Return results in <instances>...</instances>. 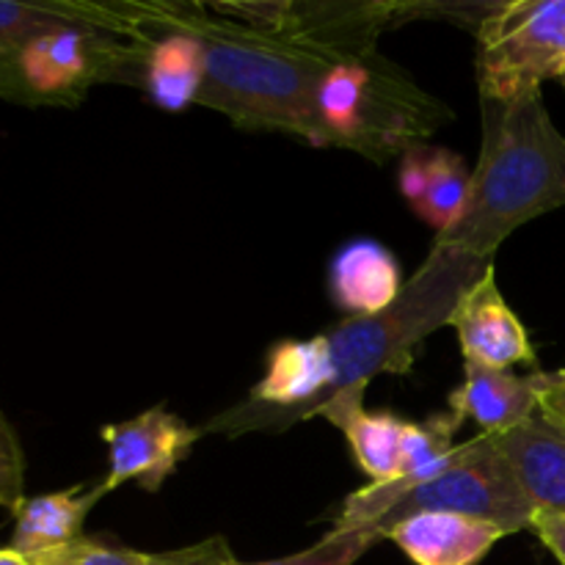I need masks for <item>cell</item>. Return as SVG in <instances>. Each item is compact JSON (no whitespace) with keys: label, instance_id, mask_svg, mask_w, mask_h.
I'll use <instances>...</instances> for the list:
<instances>
[{"label":"cell","instance_id":"ba28073f","mask_svg":"<svg viewBox=\"0 0 565 565\" xmlns=\"http://www.w3.org/2000/svg\"><path fill=\"white\" fill-rule=\"evenodd\" d=\"M202 436V428H193L163 406L149 408L125 423L105 425L103 439L110 456V472L99 486L110 494L132 480L141 491L154 494L191 456Z\"/></svg>","mask_w":565,"mask_h":565},{"label":"cell","instance_id":"484cf974","mask_svg":"<svg viewBox=\"0 0 565 565\" xmlns=\"http://www.w3.org/2000/svg\"><path fill=\"white\" fill-rule=\"evenodd\" d=\"M561 83H563V88H565V70L561 72Z\"/></svg>","mask_w":565,"mask_h":565},{"label":"cell","instance_id":"30bf717a","mask_svg":"<svg viewBox=\"0 0 565 565\" xmlns=\"http://www.w3.org/2000/svg\"><path fill=\"white\" fill-rule=\"evenodd\" d=\"M535 513L565 516V423L546 412L497 436Z\"/></svg>","mask_w":565,"mask_h":565},{"label":"cell","instance_id":"6da1fadb","mask_svg":"<svg viewBox=\"0 0 565 565\" xmlns=\"http://www.w3.org/2000/svg\"><path fill=\"white\" fill-rule=\"evenodd\" d=\"M491 265L494 259L434 243L428 259L386 312L345 318L312 340L274 345L252 395L202 425V434L285 430L315 419L323 403L353 386H367L375 375L412 373L417 348L441 326H450L458 301Z\"/></svg>","mask_w":565,"mask_h":565},{"label":"cell","instance_id":"4fadbf2b","mask_svg":"<svg viewBox=\"0 0 565 565\" xmlns=\"http://www.w3.org/2000/svg\"><path fill=\"white\" fill-rule=\"evenodd\" d=\"M472 185V169L461 154L445 147L414 143L401 163V191L414 213L439 232H445L463 210Z\"/></svg>","mask_w":565,"mask_h":565},{"label":"cell","instance_id":"d4e9b609","mask_svg":"<svg viewBox=\"0 0 565 565\" xmlns=\"http://www.w3.org/2000/svg\"><path fill=\"white\" fill-rule=\"evenodd\" d=\"M0 565H36L31 561V557L20 555L17 550H11V546H0Z\"/></svg>","mask_w":565,"mask_h":565},{"label":"cell","instance_id":"cb8c5ba5","mask_svg":"<svg viewBox=\"0 0 565 565\" xmlns=\"http://www.w3.org/2000/svg\"><path fill=\"white\" fill-rule=\"evenodd\" d=\"M541 412L565 423V370L544 373V395H541Z\"/></svg>","mask_w":565,"mask_h":565},{"label":"cell","instance_id":"8fae6325","mask_svg":"<svg viewBox=\"0 0 565 565\" xmlns=\"http://www.w3.org/2000/svg\"><path fill=\"white\" fill-rule=\"evenodd\" d=\"M544 373L516 375L511 370L463 364V384L450 395V412L475 419L483 434H508L541 412Z\"/></svg>","mask_w":565,"mask_h":565},{"label":"cell","instance_id":"2e32d148","mask_svg":"<svg viewBox=\"0 0 565 565\" xmlns=\"http://www.w3.org/2000/svg\"><path fill=\"white\" fill-rule=\"evenodd\" d=\"M207 72V47L193 22H174L169 33L152 39L143 64V88L163 110H185L199 103Z\"/></svg>","mask_w":565,"mask_h":565},{"label":"cell","instance_id":"7c38bea8","mask_svg":"<svg viewBox=\"0 0 565 565\" xmlns=\"http://www.w3.org/2000/svg\"><path fill=\"white\" fill-rule=\"evenodd\" d=\"M505 539V530L458 513H417L386 533L417 565H478L491 546Z\"/></svg>","mask_w":565,"mask_h":565},{"label":"cell","instance_id":"e0dca14e","mask_svg":"<svg viewBox=\"0 0 565 565\" xmlns=\"http://www.w3.org/2000/svg\"><path fill=\"white\" fill-rule=\"evenodd\" d=\"M103 497V486H94V489L72 486V489L55 491V494L31 497L17 511L11 550L36 561L47 552L83 539V524Z\"/></svg>","mask_w":565,"mask_h":565},{"label":"cell","instance_id":"9a60e30c","mask_svg":"<svg viewBox=\"0 0 565 565\" xmlns=\"http://www.w3.org/2000/svg\"><path fill=\"white\" fill-rule=\"evenodd\" d=\"M364 390L367 386L340 392L329 403H323L315 417H323L337 425L345 434L359 469L373 483H386L397 475L406 419L392 417V414H370L364 408Z\"/></svg>","mask_w":565,"mask_h":565},{"label":"cell","instance_id":"5bb4252c","mask_svg":"<svg viewBox=\"0 0 565 565\" xmlns=\"http://www.w3.org/2000/svg\"><path fill=\"white\" fill-rule=\"evenodd\" d=\"M331 298L348 318L381 315L401 298V265L375 241H353L331 259Z\"/></svg>","mask_w":565,"mask_h":565},{"label":"cell","instance_id":"ac0fdd59","mask_svg":"<svg viewBox=\"0 0 565 565\" xmlns=\"http://www.w3.org/2000/svg\"><path fill=\"white\" fill-rule=\"evenodd\" d=\"M70 22H99L110 31H125L130 36H138L130 28L119 25V22H127L119 17V9L64 3H0V97H9L20 50L39 33L70 25Z\"/></svg>","mask_w":565,"mask_h":565},{"label":"cell","instance_id":"d6986e66","mask_svg":"<svg viewBox=\"0 0 565 565\" xmlns=\"http://www.w3.org/2000/svg\"><path fill=\"white\" fill-rule=\"evenodd\" d=\"M381 541L375 530L359 527V530H340L334 527L326 533L309 550L296 552V555L279 557V561H263V563H243V565H353L364 552L373 550Z\"/></svg>","mask_w":565,"mask_h":565},{"label":"cell","instance_id":"7a4b0ae2","mask_svg":"<svg viewBox=\"0 0 565 565\" xmlns=\"http://www.w3.org/2000/svg\"><path fill=\"white\" fill-rule=\"evenodd\" d=\"M480 108L483 147L467 204L436 235V246L494 259L519 226L565 204V136L541 92L511 103L480 99Z\"/></svg>","mask_w":565,"mask_h":565},{"label":"cell","instance_id":"3957f363","mask_svg":"<svg viewBox=\"0 0 565 565\" xmlns=\"http://www.w3.org/2000/svg\"><path fill=\"white\" fill-rule=\"evenodd\" d=\"M207 47L199 105L230 116L243 130H274L320 147L318 86L329 44L359 33L265 36L257 31L193 22Z\"/></svg>","mask_w":565,"mask_h":565},{"label":"cell","instance_id":"ffe728a7","mask_svg":"<svg viewBox=\"0 0 565 565\" xmlns=\"http://www.w3.org/2000/svg\"><path fill=\"white\" fill-rule=\"evenodd\" d=\"M36 565H147V552L103 539H77L61 550L36 557Z\"/></svg>","mask_w":565,"mask_h":565},{"label":"cell","instance_id":"603a6c76","mask_svg":"<svg viewBox=\"0 0 565 565\" xmlns=\"http://www.w3.org/2000/svg\"><path fill=\"white\" fill-rule=\"evenodd\" d=\"M533 530L546 550L565 565V516H555V513H535Z\"/></svg>","mask_w":565,"mask_h":565},{"label":"cell","instance_id":"277c9868","mask_svg":"<svg viewBox=\"0 0 565 565\" xmlns=\"http://www.w3.org/2000/svg\"><path fill=\"white\" fill-rule=\"evenodd\" d=\"M320 147L353 149L370 160L406 152L447 119V108L414 86L359 36L329 44L318 86Z\"/></svg>","mask_w":565,"mask_h":565},{"label":"cell","instance_id":"7402d4cb","mask_svg":"<svg viewBox=\"0 0 565 565\" xmlns=\"http://www.w3.org/2000/svg\"><path fill=\"white\" fill-rule=\"evenodd\" d=\"M147 565H243L230 550L224 535H213L199 544L169 552H147Z\"/></svg>","mask_w":565,"mask_h":565},{"label":"cell","instance_id":"44dd1931","mask_svg":"<svg viewBox=\"0 0 565 565\" xmlns=\"http://www.w3.org/2000/svg\"><path fill=\"white\" fill-rule=\"evenodd\" d=\"M25 502V456L14 428L0 412V508L17 511Z\"/></svg>","mask_w":565,"mask_h":565},{"label":"cell","instance_id":"52a82bcc","mask_svg":"<svg viewBox=\"0 0 565 565\" xmlns=\"http://www.w3.org/2000/svg\"><path fill=\"white\" fill-rule=\"evenodd\" d=\"M480 99L539 94L565 70V0L494 3L475 25Z\"/></svg>","mask_w":565,"mask_h":565},{"label":"cell","instance_id":"5b68a950","mask_svg":"<svg viewBox=\"0 0 565 565\" xmlns=\"http://www.w3.org/2000/svg\"><path fill=\"white\" fill-rule=\"evenodd\" d=\"M417 513H458L480 522H491L505 535L533 527L535 508L519 486L511 461L497 445L494 434H480L461 441L452 461L428 483L392 502L379 522L375 533L386 539L397 522Z\"/></svg>","mask_w":565,"mask_h":565},{"label":"cell","instance_id":"9c48e42d","mask_svg":"<svg viewBox=\"0 0 565 565\" xmlns=\"http://www.w3.org/2000/svg\"><path fill=\"white\" fill-rule=\"evenodd\" d=\"M450 326L456 329L463 364L511 370L513 364L535 362L527 329L497 290L494 265L458 301Z\"/></svg>","mask_w":565,"mask_h":565},{"label":"cell","instance_id":"8992f818","mask_svg":"<svg viewBox=\"0 0 565 565\" xmlns=\"http://www.w3.org/2000/svg\"><path fill=\"white\" fill-rule=\"evenodd\" d=\"M110 31V28H108ZM99 22H70L39 33L17 55L11 99L72 105L103 81L143 83L152 42H119Z\"/></svg>","mask_w":565,"mask_h":565}]
</instances>
